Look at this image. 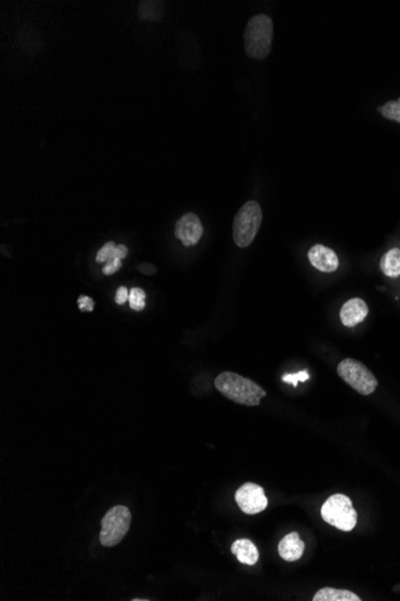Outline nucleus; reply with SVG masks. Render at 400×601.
I'll list each match as a JSON object with an SVG mask.
<instances>
[{"mask_svg":"<svg viewBox=\"0 0 400 601\" xmlns=\"http://www.w3.org/2000/svg\"><path fill=\"white\" fill-rule=\"evenodd\" d=\"M215 387L229 400L249 407L259 406L261 399L266 396V391L255 382L228 371L215 379Z\"/></svg>","mask_w":400,"mask_h":601,"instance_id":"f257e3e1","label":"nucleus"},{"mask_svg":"<svg viewBox=\"0 0 400 601\" xmlns=\"http://www.w3.org/2000/svg\"><path fill=\"white\" fill-rule=\"evenodd\" d=\"M245 52L253 59H265L273 41V22L266 15H257L248 21L245 29Z\"/></svg>","mask_w":400,"mask_h":601,"instance_id":"f03ea898","label":"nucleus"},{"mask_svg":"<svg viewBox=\"0 0 400 601\" xmlns=\"http://www.w3.org/2000/svg\"><path fill=\"white\" fill-rule=\"evenodd\" d=\"M263 210L258 202L249 200L240 209L233 222V236L239 248H247L259 232Z\"/></svg>","mask_w":400,"mask_h":601,"instance_id":"7ed1b4c3","label":"nucleus"},{"mask_svg":"<svg viewBox=\"0 0 400 601\" xmlns=\"http://www.w3.org/2000/svg\"><path fill=\"white\" fill-rule=\"evenodd\" d=\"M322 517L325 522L343 532L353 531L357 525V513L351 499L346 495L331 496L322 507Z\"/></svg>","mask_w":400,"mask_h":601,"instance_id":"20e7f679","label":"nucleus"},{"mask_svg":"<svg viewBox=\"0 0 400 601\" xmlns=\"http://www.w3.org/2000/svg\"><path fill=\"white\" fill-rule=\"evenodd\" d=\"M102 530L100 532V542L105 547H113L118 545L125 538L131 526V513L129 508L117 505L103 516Z\"/></svg>","mask_w":400,"mask_h":601,"instance_id":"39448f33","label":"nucleus"},{"mask_svg":"<svg viewBox=\"0 0 400 601\" xmlns=\"http://www.w3.org/2000/svg\"><path fill=\"white\" fill-rule=\"evenodd\" d=\"M337 372L346 384L365 396L373 394L379 384L377 378L367 366L351 357L339 362Z\"/></svg>","mask_w":400,"mask_h":601,"instance_id":"423d86ee","label":"nucleus"},{"mask_svg":"<svg viewBox=\"0 0 400 601\" xmlns=\"http://www.w3.org/2000/svg\"><path fill=\"white\" fill-rule=\"evenodd\" d=\"M235 500L245 514H259L269 504L264 488L253 483H246L236 491Z\"/></svg>","mask_w":400,"mask_h":601,"instance_id":"0eeeda50","label":"nucleus"},{"mask_svg":"<svg viewBox=\"0 0 400 601\" xmlns=\"http://www.w3.org/2000/svg\"><path fill=\"white\" fill-rule=\"evenodd\" d=\"M204 228L199 217L193 212H187L177 220L175 236L184 246H194L203 236Z\"/></svg>","mask_w":400,"mask_h":601,"instance_id":"6e6552de","label":"nucleus"},{"mask_svg":"<svg viewBox=\"0 0 400 601\" xmlns=\"http://www.w3.org/2000/svg\"><path fill=\"white\" fill-rule=\"evenodd\" d=\"M308 260L315 269L322 273H334L339 265L337 253L332 248L322 244L314 245L310 248Z\"/></svg>","mask_w":400,"mask_h":601,"instance_id":"1a4fd4ad","label":"nucleus"},{"mask_svg":"<svg viewBox=\"0 0 400 601\" xmlns=\"http://www.w3.org/2000/svg\"><path fill=\"white\" fill-rule=\"evenodd\" d=\"M368 305L365 304V300H362L361 298L350 299L341 307V323L343 326L353 328L362 321H365V317L368 316Z\"/></svg>","mask_w":400,"mask_h":601,"instance_id":"9d476101","label":"nucleus"},{"mask_svg":"<svg viewBox=\"0 0 400 601\" xmlns=\"http://www.w3.org/2000/svg\"><path fill=\"white\" fill-rule=\"evenodd\" d=\"M306 545L296 532L286 535L278 545V554L287 562H295L302 557Z\"/></svg>","mask_w":400,"mask_h":601,"instance_id":"9b49d317","label":"nucleus"},{"mask_svg":"<svg viewBox=\"0 0 400 601\" xmlns=\"http://www.w3.org/2000/svg\"><path fill=\"white\" fill-rule=\"evenodd\" d=\"M232 552L239 562L247 566H254L259 561V551L248 539H239L232 545Z\"/></svg>","mask_w":400,"mask_h":601,"instance_id":"f8f14e48","label":"nucleus"},{"mask_svg":"<svg viewBox=\"0 0 400 601\" xmlns=\"http://www.w3.org/2000/svg\"><path fill=\"white\" fill-rule=\"evenodd\" d=\"M381 271L389 277L400 275V248H391L386 252L380 261Z\"/></svg>","mask_w":400,"mask_h":601,"instance_id":"ddd939ff","label":"nucleus"},{"mask_svg":"<svg viewBox=\"0 0 400 601\" xmlns=\"http://www.w3.org/2000/svg\"><path fill=\"white\" fill-rule=\"evenodd\" d=\"M313 601H361L360 597L350 590L322 588L315 594Z\"/></svg>","mask_w":400,"mask_h":601,"instance_id":"4468645a","label":"nucleus"},{"mask_svg":"<svg viewBox=\"0 0 400 601\" xmlns=\"http://www.w3.org/2000/svg\"><path fill=\"white\" fill-rule=\"evenodd\" d=\"M163 3L157 1H141L139 5V17L143 20L160 21L162 17L161 8Z\"/></svg>","mask_w":400,"mask_h":601,"instance_id":"2eb2a0df","label":"nucleus"},{"mask_svg":"<svg viewBox=\"0 0 400 601\" xmlns=\"http://www.w3.org/2000/svg\"><path fill=\"white\" fill-rule=\"evenodd\" d=\"M379 112L384 118L400 122V98L396 101H389L384 103V106L379 107Z\"/></svg>","mask_w":400,"mask_h":601,"instance_id":"dca6fc26","label":"nucleus"},{"mask_svg":"<svg viewBox=\"0 0 400 601\" xmlns=\"http://www.w3.org/2000/svg\"><path fill=\"white\" fill-rule=\"evenodd\" d=\"M146 292L141 288H132L129 297V303L132 310L141 311L146 307Z\"/></svg>","mask_w":400,"mask_h":601,"instance_id":"f3484780","label":"nucleus"},{"mask_svg":"<svg viewBox=\"0 0 400 601\" xmlns=\"http://www.w3.org/2000/svg\"><path fill=\"white\" fill-rule=\"evenodd\" d=\"M117 248V245L114 244L113 241H108L103 245L102 248H100L96 256V262L98 263H107L108 261L113 257L114 250Z\"/></svg>","mask_w":400,"mask_h":601,"instance_id":"a211bd4d","label":"nucleus"},{"mask_svg":"<svg viewBox=\"0 0 400 601\" xmlns=\"http://www.w3.org/2000/svg\"><path fill=\"white\" fill-rule=\"evenodd\" d=\"M310 378V374L307 371H301V372H298V374H284L283 376V382L284 383H290V384L296 387L298 385V382H305L307 381Z\"/></svg>","mask_w":400,"mask_h":601,"instance_id":"6ab92c4d","label":"nucleus"},{"mask_svg":"<svg viewBox=\"0 0 400 601\" xmlns=\"http://www.w3.org/2000/svg\"><path fill=\"white\" fill-rule=\"evenodd\" d=\"M122 268V260L119 258H113L108 261L106 265L103 268V274L105 275H113L114 273H117Z\"/></svg>","mask_w":400,"mask_h":601,"instance_id":"aec40b11","label":"nucleus"},{"mask_svg":"<svg viewBox=\"0 0 400 601\" xmlns=\"http://www.w3.org/2000/svg\"><path fill=\"white\" fill-rule=\"evenodd\" d=\"M94 300H93L90 297H88V295H81V297H79L78 307L83 312H84V311L91 312V311L94 310Z\"/></svg>","mask_w":400,"mask_h":601,"instance_id":"412c9836","label":"nucleus"},{"mask_svg":"<svg viewBox=\"0 0 400 601\" xmlns=\"http://www.w3.org/2000/svg\"><path fill=\"white\" fill-rule=\"evenodd\" d=\"M129 297H130V292L127 291V288L119 287L118 291H117V295H115V302L119 305H124L126 302H129Z\"/></svg>","mask_w":400,"mask_h":601,"instance_id":"4be33fe9","label":"nucleus"},{"mask_svg":"<svg viewBox=\"0 0 400 601\" xmlns=\"http://www.w3.org/2000/svg\"><path fill=\"white\" fill-rule=\"evenodd\" d=\"M127 253H129V248H126L125 245H117V248L114 250L113 257L110 260H113V258L124 260Z\"/></svg>","mask_w":400,"mask_h":601,"instance_id":"5701e85b","label":"nucleus"},{"mask_svg":"<svg viewBox=\"0 0 400 601\" xmlns=\"http://www.w3.org/2000/svg\"><path fill=\"white\" fill-rule=\"evenodd\" d=\"M139 270H141V273H144V274H153L155 271H156V268L151 265V264H141L138 267Z\"/></svg>","mask_w":400,"mask_h":601,"instance_id":"b1692460","label":"nucleus"},{"mask_svg":"<svg viewBox=\"0 0 400 601\" xmlns=\"http://www.w3.org/2000/svg\"><path fill=\"white\" fill-rule=\"evenodd\" d=\"M132 601H149V599H132Z\"/></svg>","mask_w":400,"mask_h":601,"instance_id":"393cba45","label":"nucleus"}]
</instances>
